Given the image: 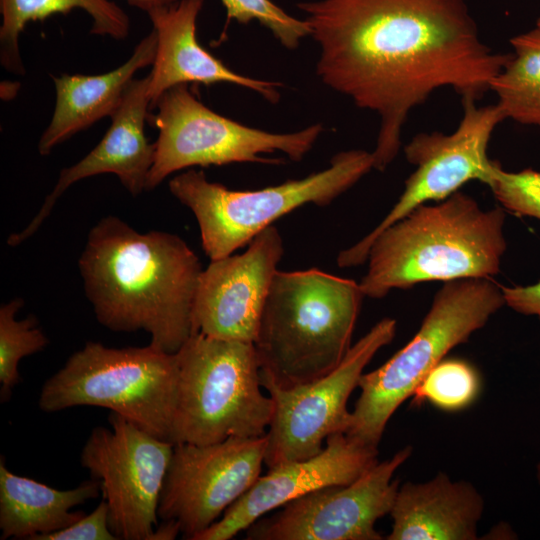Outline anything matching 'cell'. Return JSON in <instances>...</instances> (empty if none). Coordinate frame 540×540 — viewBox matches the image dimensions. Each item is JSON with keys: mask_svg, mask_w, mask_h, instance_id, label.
I'll return each instance as SVG.
<instances>
[{"mask_svg": "<svg viewBox=\"0 0 540 540\" xmlns=\"http://www.w3.org/2000/svg\"><path fill=\"white\" fill-rule=\"evenodd\" d=\"M395 333L396 320L383 318L351 346L334 370L297 386L281 387L260 371L261 385L274 403L266 433L268 468L311 458L323 450L330 435L346 432L351 420L347 401L364 368Z\"/></svg>", "mask_w": 540, "mask_h": 540, "instance_id": "obj_10", "label": "cell"}, {"mask_svg": "<svg viewBox=\"0 0 540 540\" xmlns=\"http://www.w3.org/2000/svg\"><path fill=\"white\" fill-rule=\"evenodd\" d=\"M484 508L472 484L443 472L424 483L399 487L388 540H475Z\"/></svg>", "mask_w": 540, "mask_h": 540, "instance_id": "obj_19", "label": "cell"}, {"mask_svg": "<svg viewBox=\"0 0 540 540\" xmlns=\"http://www.w3.org/2000/svg\"><path fill=\"white\" fill-rule=\"evenodd\" d=\"M227 14V23L235 20L242 24L258 21L270 30L282 46L293 50L302 39L310 36L306 20L286 13L271 0H221Z\"/></svg>", "mask_w": 540, "mask_h": 540, "instance_id": "obj_26", "label": "cell"}, {"mask_svg": "<svg viewBox=\"0 0 540 540\" xmlns=\"http://www.w3.org/2000/svg\"><path fill=\"white\" fill-rule=\"evenodd\" d=\"M20 298L13 299L0 308V394L7 400L13 388L19 383L18 364L26 356L37 353L48 344V338L37 326L33 316L16 319V313L23 306Z\"/></svg>", "mask_w": 540, "mask_h": 540, "instance_id": "obj_24", "label": "cell"}, {"mask_svg": "<svg viewBox=\"0 0 540 540\" xmlns=\"http://www.w3.org/2000/svg\"><path fill=\"white\" fill-rule=\"evenodd\" d=\"M377 448L345 433L330 435L323 450L308 459L268 468L223 515L193 540H229L265 514L314 490L349 484L375 465Z\"/></svg>", "mask_w": 540, "mask_h": 540, "instance_id": "obj_16", "label": "cell"}, {"mask_svg": "<svg viewBox=\"0 0 540 540\" xmlns=\"http://www.w3.org/2000/svg\"><path fill=\"white\" fill-rule=\"evenodd\" d=\"M504 305L501 286L491 278L445 282L414 337L383 365L361 375V393L345 434L377 448L389 419L431 369Z\"/></svg>", "mask_w": 540, "mask_h": 540, "instance_id": "obj_6", "label": "cell"}, {"mask_svg": "<svg viewBox=\"0 0 540 540\" xmlns=\"http://www.w3.org/2000/svg\"><path fill=\"white\" fill-rule=\"evenodd\" d=\"M128 3L132 6H135L146 13H149L152 10L167 7L177 3L180 0H127Z\"/></svg>", "mask_w": 540, "mask_h": 540, "instance_id": "obj_31", "label": "cell"}, {"mask_svg": "<svg viewBox=\"0 0 540 540\" xmlns=\"http://www.w3.org/2000/svg\"><path fill=\"white\" fill-rule=\"evenodd\" d=\"M480 385L478 372L467 361L443 359L417 386L413 402H429L444 411H459L475 401Z\"/></svg>", "mask_w": 540, "mask_h": 540, "instance_id": "obj_25", "label": "cell"}, {"mask_svg": "<svg viewBox=\"0 0 540 540\" xmlns=\"http://www.w3.org/2000/svg\"><path fill=\"white\" fill-rule=\"evenodd\" d=\"M374 168L372 152L335 154L327 168L301 179L257 190H233L189 169L169 181L171 194L194 214L210 260L248 245L280 217L306 204L330 205Z\"/></svg>", "mask_w": 540, "mask_h": 540, "instance_id": "obj_7", "label": "cell"}, {"mask_svg": "<svg viewBox=\"0 0 540 540\" xmlns=\"http://www.w3.org/2000/svg\"><path fill=\"white\" fill-rule=\"evenodd\" d=\"M297 6L320 47L317 76L380 118L372 152L379 171L397 156L415 107L443 87L462 100H477L509 58L482 41L464 0H319Z\"/></svg>", "mask_w": 540, "mask_h": 540, "instance_id": "obj_1", "label": "cell"}, {"mask_svg": "<svg viewBox=\"0 0 540 540\" xmlns=\"http://www.w3.org/2000/svg\"><path fill=\"white\" fill-rule=\"evenodd\" d=\"M156 34L152 30L134 48L119 67L98 75L53 76L56 104L51 121L38 143L41 155L98 120L111 116L138 70L153 64Z\"/></svg>", "mask_w": 540, "mask_h": 540, "instance_id": "obj_20", "label": "cell"}, {"mask_svg": "<svg viewBox=\"0 0 540 540\" xmlns=\"http://www.w3.org/2000/svg\"><path fill=\"white\" fill-rule=\"evenodd\" d=\"M152 108L157 111L148 119L158 129V138L146 190L154 189L172 173L193 166L245 162L279 165L284 161L262 156L277 151L298 162L324 131L321 123L290 133L243 125L209 109L188 84L170 88Z\"/></svg>", "mask_w": 540, "mask_h": 540, "instance_id": "obj_9", "label": "cell"}, {"mask_svg": "<svg viewBox=\"0 0 540 540\" xmlns=\"http://www.w3.org/2000/svg\"><path fill=\"white\" fill-rule=\"evenodd\" d=\"M179 533H181V530L177 522L173 520L162 521V524L154 530L152 540L175 539Z\"/></svg>", "mask_w": 540, "mask_h": 540, "instance_id": "obj_30", "label": "cell"}, {"mask_svg": "<svg viewBox=\"0 0 540 540\" xmlns=\"http://www.w3.org/2000/svg\"><path fill=\"white\" fill-rule=\"evenodd\" d=\"M363 297L352 279L316 268L278 270L253 343L261 375L287 388L334 370L352 346Z\"/></svg>", "mask_w": 540, "mask_h": 540, "instance_id": "obj_4", "label": "cell"}, {"mask_svg": "<svg viewBox=\"0 0 540 540\" xmlns=\"http://www.w3.org/2000/svg\"><path fill=\"white\" fill-rule=\"evenodd\" d=\"M411 453L406 446L349 484L325 486L285 504L251 524L246 539L381 540L375 523L390 514L399 489L393 475Z\"/></svg>", "mask_w": 540, "mask_h": 540, "instance_id": "obj_14", "label": "cell"}, {"mask_svg": "<svg viewBox=\"0 0 540 540\" xmlns=\"http://www.w3.org/2000/svg\"><path fill=\"white\" fill-rule=\"evenodd\" d=\"M536 477L540 484V462L537 464V467H536Z\"/></svg>", "mask_w": 540, "mask_h": 540, "instance_id": "obj_32", "label": "cell"}, {"mask_svg": "<svg viewBox=\"0 0 540 540\" xmlns=\"http://www.w3.org/2000/svg\"><path fill=\"white\" fill-rule=\"evenodd\" d=\"M178 375L176 353L151 344L118 349L87 342L46 380L38 404L44 412L106 408L170 441Z\"/></svg>", "mask_w": 540, "mask_h": 540, "instance_id": "obj_8", "label": "cell"}, {"mask_svg": "<svg viewBox=\"0 0 540 540\" xmlns=\"http://www.w3.org/2000/svg\"><path fill=\"white\" fill-rule=\"evenodd\" d=\"M505 305L514 311L536 316L540 320V280L532 285L501 286Z\"/></svg>", "mask_w": 540, "mask_h": 540, "instance_id": "obj_29", "label": "cell"}, {"mask_svg": "<svg viewBox=\"0 0 540 540\" xmlns=\"http://www.w3.org/2000/svg\"><path fill=\"white\" fill-rule=\"evenodd\" d=\"M505 218L461 191L416 207L372 240L362 293L379 299L421 282L491 278L507 247Z\"/></svg>", "mask_w": 540, "mask_h": 540, "instance_id": "obj_3", "label": "cell"}, {"mask_svg": "<svg viewBox=\"0 0 540 540\" xmlns=\"http://www.w3.org/2000/svg\"><path fill=\"white\" fill-rule=\"evenodd\" d=\"M97 320L117 332L144 330L175 354L195 334L194 304L203 271L178 235L141 233L115 216L92 227L79 259Z\"/></svg>", "mask_w": 540, "mask_h": 540, "instance_id": "obj_2", "label": "cell"}, {"mask_svg": "<svg viewBox=\"0 0 540 540\" xmlns=\"http://www.w3.org/2000/svg\"><path fill=\"white\" fill-rule=\"evenodd\" d=\"M462 102L463 115L452 133H419L404 147L406 160L415 170L385 218L356 244L338 254L339 267L365 263L372 240L416 207L442 201L469 181L485 182L493 162L487 154L488 145L495 128L506 119L496 103L478 106L473 99Z\"/></svg>", "mask_w": 540, "mask_h": 540, "instance_id": "obj_12", "label": "cell"}, {"mask_svg": "<svg viewBox=\"0 0 540 540\" xmlns=\"http://www.w3.org/2000/svg\"><path fill=\"white\" fill-rule=\"evenodd\" d=\"M513 52L491 85L505 119L540 126V17L510 39Z\"/></svg>", "mask_w": 540, "mask_h": 540, "instance_id": "obj_23", "label": "cell"}, {"mask_svg": "<svg viewBox=\"0 0 540 540\" xmlns=\"http://www.w3.org/2000/svg\"><path fill=\"white\" fill-rule=\"evenodd\" d=\"M283 240L271 225L241 254L211 260L202 271L194 304V331L254 343L278 264Z\"/></svg>", "mask_w": 540, "mask_h": 540, "instance_id": "obj_15", "label": "cell"}, {"mask_svg": "<svg viewBox=\"0 0 540 540\" xmlns=\"http://www.w3.org/2000/svg\"><path fill=\"white\" fill-rule=\"evenodd\" d=\"M100 491V484L95 479L72 489H56L14 474L1 457L0 539L33 540L38 535L62 530L84 515L72 509L97 498Z\"/></svg>", "mask_w": 540, "mask_h": 540, "instance_id": "obj_21", "label": "cell"}, {"mask_svg": "<svg viewBox=\"0 0 540 540\" xmlns=\"http://www.w3.org/2000/svg\"><path fill=\"white\" fill-rule=\"evenodd\" d=\"M501 207L517 216L540 220V172L527 168L506 171L493 161L484 182Z\"/></svg>", "mask_w": 540, "mask_h": 540, "instance_id": "obj_27", "label": "cell"}, {"mask_svg": "<svg viewBox=\"0 0 540 540\" xmlns=\"http://www.w3.org/2000/svg\"><path fill=\"white\" fill-rule=\"evenodd\" d=\"M148 85V75L130 82L121 103L110 116L111 125L102 140L76 164L61 170L53 190L28 226L8 237L9 246H17L30 238L62 194L82 179L111 173L134 196L146 190L155 156V145L149 143L144 131L151 109Z\"/></svg>", "mask_w": 540, "mask_h": 540, "instance_id": "obj_17", "label": "cell"}, {"mask_svg": "<svg viewBox=\"0 0 540 540\" xmlns=\"http://www.w3.org/2000/svg\"><path fill=\"white\" fill-rule=\"evenodd\" d=\"M79 8L92 20L90 32L113 39H124L130 28L125 11L110 0H0V61L9 72L23 75L19 37L26 24L50 15Z\"/></svg>", "mask_w": 540, "mask_h": 540, "instance_id": "obj_22", "label": "cell"}, {"mask_svg": "<svg viewBox=\"0 0 540 540\" xmlns=\"http://www.w3.org/2000/svg\"><path fill=\"white\" fill-rule=\"evenodd\" d=\"M108 421L91 431L81 464L100 484L117 538L152 540L174 444L114 412Z\"/></svg>", "mask_w": 540, "mask_h": 540, "instance_id": "obj_11", "label": "cell"}, {"mask_svg": "<svg viewBox=\"0 0 540 540\" xmlns=\"http://www.w3.org/2000/svg\"><path fill=\"white\" fill-rule=\"evenodd\" d=\"M203 3L204 0H180L147 13L156 34V52L148 74L151 109L167 90L189 83H231L277 103L282 83L238 74L200 45L196 22Z\"/></svg>", "mask_w": 540, "mask_h": 540, "instance_id": "obj_18", "label": "cell"}, {"mask_svg": "<svg viewBox=\"0 0 540 540\" xmlns=\"http://www.w3.org/2000/svg\"><path fill=\"white\" fill-rule=\"evenodd\" d=\"M179 366L170 441L207 445L265 436L274 413L261 390L253 343L193 334L176 353Z\"/></svg>", "mask_w": 540, "mask_h": 540, "instance_id": "obj_5", "label": "cell"}, {"mask_svg": "<svg viewBox=\"0 0 540 540\" xmlns=\"http://www.w3.org/2000/svg\"><path fill=\"white\" fill-rule=\"evenodd\" d=\"M33 540H118L109 524V511L104 499L89 514H84L70 526L48 534L38 535Z\"/></svg>", "mask_w": 540, "mask_h": 540, "instance_id": "obj_28", "label": "cell"}, {"mask_svg": "<svg viewBox=\"0 0 540 540\" xmlns=\"http://www.w3.org/2000/svg\"><path fill=\"white\" fill-rule=\"evenodd\" d=\"M266 435L221 442L174 444L158 517L177 522L185 539L216 522L261 475Z\"/></svg>", "mask_w": 540, "mask_h": 540, "instance_id": "obj_13", "label": "cell"}]
</instances>
